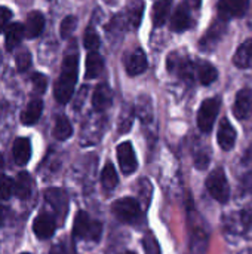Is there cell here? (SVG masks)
Listing matches in <instances>:
<instances>
[{"mask_svg":"<svg viewBox=\"0 0 252 254\" xmlns=\"http://www.w3.org/2000/svg\"><path fill=\"white\" fill-rule=\"evenodd\" d=\"M71 134H73V127L70 121L65 116H58L55 121V127H53V137L62 141V140L70 138Z\"/></svg>","mask_w":252,"mask_h":254,"instance_id":"484cf974","label":"cell"},{"mask_svg":"<svg viewBox=\"0 0 252 254\" xmlns=\"http://www.w3.org/2000/svg\"><path fill=\"white\" fill-rule=\"evenodd\" d=\"M12 18V12L9 7L0 6V33L6 30V27L9 25V21Z\"/></svg>","mask_w":252,"mask_h":254,"instance_id":"d590c367","label":"cell"},{"mask_svg":"<svg viewBox=\"0 0 252 254\" xmlns=\"http://www.w3.org/2000/svg\"><path fill=\"white\" fill-rule=\"evenodd\" d=\"M233 63L236 67L239 68H251L252 67V39L244 42L236 54H235V58H233Z\"/></svg>","mask_w":252,"mask_h":254,"instance_id":"ffe728a7","label":"cell"},{"mask_svg":"<svg viewBox=\"0 0 252 254\" xmlns=\"http://www.w3.org/2000/svg\"><path fill=\"white\" fill-rule=\"evenodd\" d=\"M132 112L128 115V116H125V118H122L120 119V125H119V131L120 132H128L129 131V128H131V125H132Z\"/></svg>","mask_w":252,"mask_h":254,"instance_id":"8d00e7d4","label":"cell"},{"mask_svg":"<svg viewBox=\"0 0 252 254\" xmlns=\"http://www.w3.org/2000/svg\"><path fill=\"white\" fill-rule=\"evenodd\" d=\"M43 28H45V16L39 10H31L27 16L25 25H24L25 37L34 39L43 31Z\"/></svg>","mask_w":252,"mask_h":254,"instance_id":"2e32d148","label":"cell"},{"mask_svg":"<svg viewBox=\"0 0 252 254\" xmlns=\"http://www.w3.org/2000/svg\"><path fill=\"white\" fill-rule=\"evenodd\" d=\"M33 192V179L27 173H19L15 179V195L25 201L31 196Z\"/></svg>","mask_w":252,"mask_h":254,"instance_id":"44dd1931","label":"cell"},{"mask_svg":"<svg viewBox=\"0 0 252 254\" xmlns=\"http://www.w3.org/2000/svg\"><path fill=\"white\" fill-rule=\"evenodd\" d=\"M113 103V92L107 83H100L92 95V106L97 112H104Z\"/></svg>","mask_w":252,"mask_h":254,"instance_id":"5bb4252c","label":"cell"},{"mask_svg":"<svg viewBox=\"0 0 252 254\" xmlns=\"http://www.w3.org/2000/svg\"><path fill=\"white\" fill-rule=\"evenodd\" d=\"M122 254H137V253H134V252H125V253H122Z\"/></svg>","mask_w":252,"mask_h":254,"instance_id":"ee69618b","label":"cell"},{"mask_svg":"<svg viewBox=\"0 0 252 254\" xmlns=\"http://www.w3.org/2000/svg\"><path fill=\"white\" fill-rule=\"evenodd\" d=\"M0 63H1V54H0Z\"/></svg>","mask_w":252,"mask_h":254,"instance_id":"f6af8a7d","label":"cell"},{"mask_svg":"<svg viewBox=\"0 0 252 254\" xmlns=\"http://www.w3.org/2000/svg\"><path fill=\"white\" fill-rule=\"evenodd\" d=\"M143 249H144L146 254H160L159 244H157L156 238L153 237V234H150V232L143 238Z\"/></svg>","mask_w":252,"mask_h":254,"instance_id":"d6a6232c","label":"cell"},{"mask_svg":"<svg viewBox=\"0 0 252 254\" xmlns=\"http://www.w3.org/2000/svg\"><path fill=\"white\" fill-rule=\"evenodd\" d=\"M143 4L141 3H137L132 9H131V24H134V27H138L140 25V21H141V16H143Z\"/></svg>","mask_w":252,"mask_h":254,"instance_id":"e575fe53","label":"cell"},{"mask_svg":"<svg viewBox=\"0 0 252 254\" xmlns=\"http://www.w3.org/2000/svg\"><path fill=\"white\" fill-rule=\"evenodd\" d=\"M15 63H16L18 71H21V73L27 71V70L30 68V65H31V54H30L27 49L19 51L18 55H16V61H15Z\"/></svg>","mask_w":252,"mask_h":254,"instance_id":"1f68e13d","label":"cell"},{"mask_svg":"<svg viewBox=\"0 0 252 254\" xmlns=\"http://www.w3.org/2000/svg\"><path fill=\"white\" fill-rule=\"evenodd\" d=\"M193 24V19L190 16V12L189 9L184 6V4H180L174 15H172V19H171V30L172 31H177V33H181V31H186L187 28H190V25Z\"/></svg>","mask_w":252,"mask_h":254,"instance_id":"e0dca14e","label":"cell"},{"mask_svg":"<svg viewBox=\"0 0 252 254\" xmlns=\"http://www.w3.org/2000/svg\"><path fill=\"white\" fill-rule=\"evenodd\" d=\"M3 168V158H1V155H0V170Z\"/></svg>","mask_w":252,"mask_h":254,"instance_id":"7bdbcfd3","label":"cell"},{"mask_svg":"<svg viewBox=\"0 0 252 254\" xmlns=\"http://www.w3.org/2000/svg\"><path fill=\"white\" fill-rule=\"evenodd\" d=\"M86 92H88V88H86V86H83V88L80 89V92H79L77 98H76L74 109H80V107H82V104H83V98L86 97Z\"/></svg>","mask_w":252,"mask_h":254,"instance_id":"f35d334b","label":"cell"},{"mask_svg":"<svg viewBox=\"0 0 252 254\" xmlns=\"http://www.w3.org/2000/svg\"><path fill=\"white\" fill-rule=\"evenodd\" d=\"M83 45H85V48L89 52H95L98 49V46H100V37H98L97 31L92 27L86 28L85 36H83Z\"/></svg>","mask_w":252,"mask_h":254,"instance_id":"f1b7e54d","label":"cell"},{"mask_svg":"<svg viewBox=\"0 0 252 254\" xmlns=\"http://www.w3.org/2000/svg\"><path fill=\"white\" fill-rule=\"evenodd\" d=\"M104 68V60L102 57L95 51V52H89L86 57V73L85 77L86 79H95L101 74Z\"/></svg>","mask_w":252,"mask_h":254,"instance_id":"603a6c76","label":"cell"},{"mask_svg":"<svg viewBox=\"0 0 252 254\" xmlns=\"http://www.w3.org/2000/svg\"><path fill=\"white\" fill-rule=\"evenodd\" d=\"M244 188H245V190L252 192V170L244 177Z\"/></svg>","mask_w":252,"mask_h":254,"instance_id":"ab89813d","label":"cell"},{"mask_svg":"<svg viewBox=\"0 0 252 254\" xmlns=\"http://www.w3.org/2000/svg\"><path fill=\"white\" fill-rule=\"evenodd\" d=\"M31 82H33V88H34V92H36V94H43V92L46 91L48 77H46L45 74L34 73L33 77H31Z\"/></svg>","mask_w":252,"mask_h":254,"instance_id":"836d02e7","label":"cell"},{"mask_svg":"<svg viewBox=\"0 0 252 254\" xmlns=\"http://www.w3.org/2000/svg\"><path fill=\"white\" fill-rule=\"evenodd\" d=\"M171 6H172V0H157L154 3L151 19H153V24L156 27H162L166 22L168 15L171 12Z\"/></svg>","mask_w":252,"mask_h":254,"instance_id":"cb8c5ba5","label":"cell"},{"mask_svg":"<svg viewBox=\"0 0 252 254\" xmlns=\"http://www.w3.org/2000/svg\"><path fill=\"white\" fill-rule=\"evenodd\" d=\"M76 22H77V19L73 15H68V16H65L62 19L61 27H59V34H61L62 39H68L73 34V31L76 28Z\"/></svg>","mask_w":252,"mask_h":254,"instance_id":"f546056e","label":"cell"},{"mask_svg":"<svg viewBox=\"0 0 252 254\" xmlns=\"http://www.w3.org/2000/svg\"><path fill=\"white\" fill-rule=\"evenodd\" d=\"M117 161H119L120 171L125 176H129V174L137 171L138 162H137V156H135L134 147H132V144L129 141L120 143L117 146Z\"/></svg>","mask_w":252,"mask_h":254,"instance_id":"52a82bcc","label":"cell"},{"mask_svg":"<svg viewBox=\"0 0 252 254\" xmlns=\"http://www.w3.org/2000/svg\"><path fill=\"white\" fill-rule=\"evenodd\" d=\"M13 192H15V183L9 177L0 174V199L3 201L9 199Z\"/></svg>","mask_w":252,"mask_h":254,"instance_id":"4dcf8cb0","label":"cell"},{"mask_svg":"<svg viewBox=\"0 0 252 254\" xmlns=\"http://www.w3.org/2000/svg\"><path fill=\"white\" fill-rule=\"evenodd\" d=\"M196 71H198L199 82H201L202 85H211V83L218 77V71H217V68H215L212 64L206 63V61L199 63V64H198Z\"/></svg>","mask_w":252,"mask_h":254,"instance_id":"d4e9b609","label":"cell"},{"mask_svg":"<svg viewBox=\"0 0 252 254\" xmlns=\"http://www.w3.org/2000/svg\"><path fill=\"white\" fill-rule=\"evenodd\" d=\"M102 234V225L97 220H92L88 213L79 211L74 219L73 226V237L77 240H86V241H100Z\"/></svg>","mask_w":252,"mask_h":254,"instance_id":"7a4b0ae2","label":"cell"},{"mask_svg":"<svg viewBox=\"0 0 252 254\" xmlns=\"http://www.w3.org/2000/svg\"><path fill=\"white\" fill-rule=\"evenodd\" d=\"M77 68H79V60L77 55L70 54L64 58L62 61V67H61V73L59 77L55 83L53 88V95L55 100L59 104H65L70 101V98L73 97L74 92V86L77 82Z\"/></svg>","mask_w":252,"mask_h":254,"instance_id":"6da1fadb","label":"cell"},{"mask_svg":"<svg viewBox=\"0 0 252 254\" xmlns=\"http://www.w3.org/2000/svg\"><path fill=\"white\" fill-rule=\"evenodd\" d=\"M226 30H227L226 19H217V21H214V22L209 25V28L206 30V33L203 34V37L201 39L199 48H201L202 51H205V52L212 51V49L218 45V42L223 39Z\"/></svg>","mask_w":252,"mask_h":254,"instance_id":"8992f818","label":"cell"},{"mask_svg":"<svg viewBox=\"0 0 252 254\" xmlns=\"http://www.w3.org/2000/svg\"><path fill=\"white\" fill-rule=\"evenodd\" d=\"M166 68L171 73L177 71L178 76L186 79V80H190L193 77V65H192V63L186 57H181L180 52H174V54H171L168 57Z\"/></svg>","mask_w":252,"mask_h":254,"instance_id":"ba28073f","label":"cell"},{"mask_svg":"<svg viewBox=\"0 0 252 254\" xmlns=\"http://www.w3.org/2000/svg\"><path fill=\"white\" fill-rule=\"evenodd\" d=\"M111 211L117 220L128 225H137L143 220V210L138 201L129 196L114 201L111 205Z\"/></svg>","mask_w":252,"mask_h":254,"instance_id":"3957f363","label":"cell"},{"mask_svg":"<svg viewBox=\"0 0 252 254\" xmlns=\"http://www.w3.org/2000/svg\"><path fill=\"white\" fill-rule=\"evenodd\" d=\"M206 189L215 201H218L221 204H226L229 201L230 188H229V182H227V177H226L223 168H217L215 171H212L208 176Z\"/></svg>","mask_w":252,"mask_h":254,"instance_id":"277c9868","label":"cell"},{"mask_svg":"<svg viewBox=\"0 0 252 254\" xmlns=\"http://www.w3.org/2000/svg\"><path fill=\"white\" fill-rule=\"evenodd\" d=\"M233 113L238 119H247L252 116V91L241 89L236 95Z\"/></svg>","mask_w":252,"mask_h":254,"instance_id":"8fae6325","label":"cell"},{"mask_svg":"<svg viewBox=\"0 0 252 254\" xmlns=\"http://www.w3.org/2000/svg\"><path fill=\"white\" fill-rule=\"evenodd\" d=\"M55 228H56L55 220L46 213L39 214L33 223V231L39 240H49L55 234Z\"/></svg>","mask_w":252,"mask_h":254,"instance_id":"7c38bea8","label":"cell"},{"mask_svg":"<svg viewBox=\"0 0 252 254\" xmlns=\"http://www.w3.org/2000/svg\"><path fill=\"white\" fill-rule=\"evenodd\" d=\"M187 3L192 6V7H195V9H198L199 6H201V3H202V0H187Z\"/></svg>","mask_w":252,"mask_h":254,"instance_id":"60d3db41","label":"cell"},{"mask_svg":"<svg viewBox=\"0 0 252 254\" xmlns=\"http://www.w3.org/2000/svg\"><path fill=\"white\" fill-rule=\"evenodd\" d=\"M208 164H209V158H208L206 155H203V153L198 155L196 159H195V165H196V168H199V170H205V168L208 167Z\"/></svg>","mask_w":252,"mask_h":254,"instance_id":"74e56055","label":"cell"},{"mask_svg":"<svg viewBox=\"0 0 252 254\" xmlns=\"http://www.w3.org/2000/svg\"><path fill=\"white\" fill-rule=\"evenodd\" d=\"M3 222H4V210H3V207L0 205V228L3 226Z\"/></svg>","mask_w":252,"mask_h":254,"instance_id":"b9f144b4","label":"cell"},{"mask_svg":"<svg viewBox=\"0 0 252 254\" xmlns=\"http://www.w3.org/2000/svg\"><path fill=\"white\" fill-rule=\"evenodd\" d=\"M125 67H126L128 74H131V76L141 74L147 68V57H146V54L140 48L134 49L128 55V58L125 60Z\"/></svg>","mask_w":252,"mask_h":254,"instance_id":"4fadbf2b","label":"cell"},{"mask_svg":"<svg viewBox=\"0 0 252 254\" xmlns=\"http://www.w3.org/2000/svg\"><path fill=\"white\" fill-rule=\"evenodd\" d=\"M22 254H30V253H22Z\"/></svg>","mask_w":252,"mask_h":254,"instance_id":"bcb514c9","label":"cell"},{"mask_svg":"<svg viewBox=\"0 0 252 254\" xmlns=\"http://www.w3.org/2000/svg\"><path fill=\"white\" fill-rule=\"evenodd\" d=\"M101 183L108 190H111V189H114L117 186L119 177H117V173H116V170H114V167H113L111 162H107L105 164V167H104V170L101 173Z\"/></svg>","mask_w":252,"mask_h":254,"instance_id":"4316f807","label":"cell"},{"mask_svg":"<svg viewBox=\"0 0 252 254\" xmlns=\"http://www.w3.org/2000/svg\"><path fill=\"white\" fill-rule=\"evenodd\" d=\"M217 140H218V144H220V147L223 150H230L235 146V143H236V129L233 128V125L227 119H223L220 122Z\"/></svg>","mask_w":252,"mask_h":254,"instance_id":"9a60e30c","label":"cell"},{"mask_svg":"<svg viewBox=\"0 0 252 254\" xmlns=\"http://www.w3.org/2000/svg\"><path fill=\"white\" fill-rule=\"evenodd\" d=\"M25 36V31H24V25L18 24V22H13L7 27L6 30V37H4V45H6V49L7 51H13L22 40V37Z\"/></svg>","mask_w":252,"mask_h":254,"instance_id":"7402d4cb","label":"cell"},{"mask_svg":"<svg viewBox=\"0 0 252 254\" xmlns=\"http://www.w3.org/2000/svg\"><path fill=\"white\" fill-rule=\"evenodd\" d=\"M13 159L18 165H25L31 156V144H30V140L28 138H16L15 143H13Z\"/></svg>","mask_w":252,"mask_h":254,"instance_id":"d6986e66","label":"cell"},{"mask_svg":"<svg viewBox=\"0 0 252 254\" xmlns=\"http://www.w3.org/2000/svg\"><path fill=\"white\" fill-rule=\"evenodd\" d=\"M220 98H208L201 104L198 112V127L201 131L209 132L212 129L220 112Z\"/></svg>","mask_w":252,"mask_h":254,"instance_id":"5b68a950","label":"cell"},{"mask_svg":"<svg viewBox=\"0 0 252 254\" xmlns=\"http://www.w3.org/2000/svg\"><path fill=\"white\" fill-rule=\"evenodd\" d=\"M250 6V0H220L218 13L221 19L239 18L242 16Z\"/></svg>","mask_w":252,"mask_h":254,"instance_id":"9c48e42d","label":"cell"},{"mask_svg":"<svg viewBox=\"0 0 252 254\" xmlns=\"http://www.w3.org/2000/svg\"><path fill=\"white\" fill-rule=\"evenodd\" d=\"M46 201L50 204V207L53 208V211L64 219L67 211H68V196L62 189H48L45 193Z\"/></svg>","mask_w":252,"mask_h":254,"instance_id":"30bf717a","label":"cell"},{"mask_svg":"<svg viewBox=\"0 0 252 254\" xmlns=\"http://www.w3.org/2000/svg\"><path fill=\"white\" fill-rule=\"evenodd\" d=\"M138 116L144 121V122H150L153 118V107H151V101L149 97H141L138 101Z\"/></svg>","mask_w":252,"mask_h":254,"instance_id":"83f0119b","label":"cell"},{"mask_svg":"<svg viewBox=\"0 0 252 254\" xmlns=\"http://www.w3.org/2000/svg\"><path fill=\"white\" fill-rule=\"evenodd\" d=\"M42 112H43V101L39 100V98L31 100L27 104V107L24 109L22 115H21V122L24 125H33L40 119Z\"/></svg>","mask_w":252,"mask_h":254,"instance_id":"ac0fdd59","label":"cell"}]
</instances>
